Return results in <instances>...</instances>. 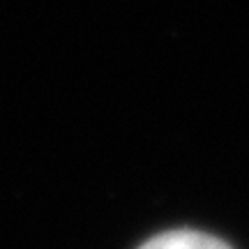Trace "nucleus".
<instances>
[{
    "label": "nucleus",
    "mask_w": 249,
    "mask_h": 249,
    "mask_svg": "<svg viewBox=\"0 0 249 249\" xmlns=\"http://www.w3.org/2000/svg\"><path fill=\"white\" fill-rule=\"evenodd\" d=\"M139 249H231V247L224 240L214 238V235L182 229V231H169L161 233V235H155L152 240H148Z\"/></svg>",
    "instance_id": "f257e3e1"
}]
</instances>
